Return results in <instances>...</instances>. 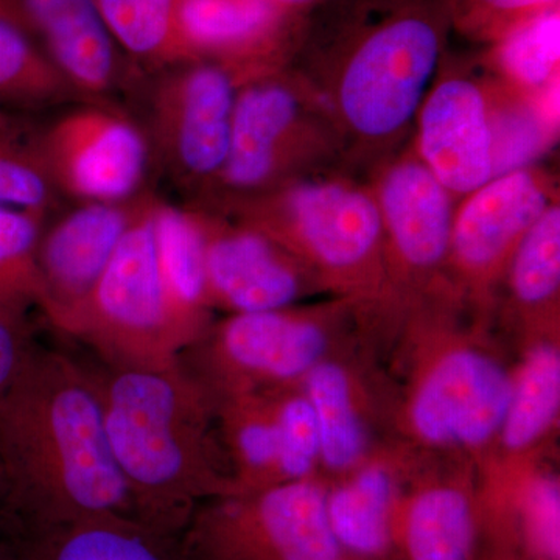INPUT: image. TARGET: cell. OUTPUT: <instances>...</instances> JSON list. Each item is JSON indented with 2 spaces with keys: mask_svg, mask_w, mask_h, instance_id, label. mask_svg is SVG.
I'll use <instances>...</instances> for the list:
<instances>
[{
  "mask_svg": "<svg viewBox=\"0 0 560 560\" xmlns=\"http://www.w3.org/2000/svg\"><path fill=\"white\" fill-rule=\"evenodd\" d=\"M0 514L16 533L97 517L140 522L90 363L33 337L0 401Z\"/></svg>",
  "mask_w": 560,
  "mask_h": 560,
  "instance_id": "6da1fadb",
  "label": "cell"
},
{
  "mask_svg": "<svg viewBox=\"0 0 560 560\" xmlns=\"http://www.w3.org/2000/svg\"><path fill=\"white\" fill-rule=\"evenodd\" d=\"M110 453L143 525L179 536L202 501L235 493L217 470L213 399L178 364H90Z\"/></svg>",
  "mask_w": 560,
  "mask_h": 560,
  "instance_id": "7a4b0ae2",
  "label": "cell"
},
{
  "mask_svg": "<svg viewBox=\"0 0 560 560\" xmlns=\"http://www.w3.org/2000/svg\"><path fill=\"white\" fill-rule=\"evenodd\" d=\"M153 201L140 200L131 226L90 296L57 327L110 366H173L194 342L176 318L162 282Z\"/></svg>",
  "mask_w": 560,
  "mask_h": 560,
  "instance_id": "3957f363",
  "label": "cell"
},
{
  "mask_svg": "<svg viewBox=\"0 0 560 560\" xmlns=\"http://www.w3.org/2000/svg\"><path fill=\"white\" fill-rule=\"evenodd\" d=\"M201 504L179 534L184 560H341L326 490L305 478Z\"/></svg>",
  "mask_w": 560,
  "mask_h": 560,
  "instance_id": "277c9868",
  "label": "cell"
},
{
  "mask_svg": "<svg viewBox=\"0 0 560 560\" xmlns=\"http://www.w3.org/2000/svg\"><path fill=\"white\" fill-rule=\"evenodd\" d=\"M440 54V35L422 18H400L372 32L335 83V108L345 127L372 142L399 135L425 97Z\"/></svg>",
  "mask_w": 560,
  "mask_h": 560,
  "instance_id": "5b68a950",
  "label": "cell"
},
{
  "mask_svg": "<svg viewBox=\"0 0 560 560\" xmlns=\"http://www.w3.org/2000/svg\"><path fill=\"white\" fill-rule=\"evenodd\" d=\"M241 210L243 223L337 275L368 267L385 237L375 195L335 180L280 186Z\"/></svg>",
  "mask_w": 560,
  "mask_h": 560,
  "instance_id": "8992f818",
  "label": "cell"
},
{
  "mask_svg": "<svg viewBox=\"0 0 560 560\" xmlns=\"http://www.w3.org/2000/svg\"><path fill=\"white\" fill-rule=\"evenodd\" d=\"M243 80L212 61L168 69L150 101L151 139L173 178L217 187L230 154L235 101Z\"/></svg>",
  "mask_w": 560,
  "mask_h": 560,
  "instance_id": "52a82bcc",
  "label": "cell"
},
{
  "mask_svg": "<svg viewBox=\"0 0 560 560\" xmlns=\"http://www.w3.org/2000/svg\"><path fill=\"white\" fill-rule=\"evenodd\" d=\"M33 145L57 190L81 202L131 201L149 171V136L103 102L61 114Z\"/></svg>",
  "mask_w": 560,
  "mask_h": 560,
  "instance_id": "ba28073f",
  "label": "cell"
},
{
  "mask_svg": "<svg viewBox=\"0 0 560 560\" xmlns=\"http://www.w3.org/2000/svg\"><path fill=\"white\" fill-rule=\"evenodd\" d=\"M327 337L313 319L282 311L235 313L212 335L209 348L191 345L176 364L202 388L221 383L226 399L256 382L304 378L323 360Z\"/></svg>",
  "mask_w": 560,
  "mask_h": 560,
  "instance_id": "9c48e42d",
  "label": "cell"
},
{
  "mask_svg": "<svg viewBox=\"0 0 560 560\" xmlns=\"http://www.w3.org/2000/svg\"><path fill=\"white\" fill-rule=\"evenodd\" d=\"M305 98L272 73L245 81L237 92L230 154L217 187L242 201L282 186L305 147Z\"/></svg>",
  "mask_w": 560,
  "mask_h": 560,
  "instance_id": "30bf717a",
  "label": "cell"
},
{
  "mask_svg": "<svg viewBox=\"0 0 560 560\" xmlns=\"http://www.w3.org/2000/svg\"><path fill=\"white\" fill-rule=\"evenodd\" d=\"M512 393V377L480 350L444 353L420 381L410 422L431 445L478 447L500 433Z\"/></svg>",
  "mask_w": 560,
  "mask_h": 560,
  "instance_id": "8fae6325",
  "label": "cell"
},
{
  "mask_svg": "<svg viewBox=\"0 0 560 560\" xmlns=\"http://www.w3.org/2000/svg\"><path fill=\"white\" fill-rule=\"evenodd\" d=\"M0 16L39 47L77 97L102 102L116 90L119 51L95 0H0Z\"/></svg>",
  "mask_w": 560,
  "mask_h": 560,
  "instance_id": "7c38bea8",
  "label": "cell"
},
{
  "mask_svg": "<svg viewBox=\"0 0 560 560\" xmlns=\"http://www.w3.org/2000/svg\"><path fill=\"white\" fill-rule=\"evenodd\" d=\"M139 206L140 200L81 202L80 208L43 231L38 268L46 294V319L55 329L90 296Z\"/></svg>",
  "mask_w": 560,
  "mask_h": 560,
  "instance_id": "4fadbf2b",
  "label": "cell"
},
{
  "mask_svg": "<svg viewBox=\"0 0 560 560\" xmlns=\"http://www.w3.org/2000/svg\"><path fill=\"white\" fill-rule=\"evenodd\" d=\"M206 234L209 307L235 313L282 311L300 296L302 283L289 249L248 223L231 226L198 210Z\"/></svg>",
  "mask_w": 560,
  "mask_h": 560,
  "instance_id": "5bb4252c",
  "label": "cell"
},
{
  "mask_svg": "<svg viewBox=\"0 0 560 560\" xmlns=\"http://www.w3.org/2000/svg\"><path fill=\"white\" fill-rule=\"evenodd\" d=\"M420 160L452 195H470L493 173L488 101L477 83L453 77L420 108Z\"/></svg>",
  "mask_w": 560,
  "mask_h": 560,
  "instance_id": "9a60e30c",
  "label": "cell"
},
{
  "mask_svg": "<svg viewBox=\"0 0 560 560\" xmlns=\"http://www.w3.org/2000/svg\"><path fill=\"white\" fill-rule=\"evenodd\" d=\"M550 206L533 172L522 168L490 179L453 219L451 253L456 264L469 275H492Z\"/></svg>",
  "mask_w": 560,
  "mask_h": 560,
  "instance_id": "2e32d148",
  "label": "cell"
},
{
  "mask_svg": "<svg viewBox=\"0 0 560 560\" xmlns=\"http://www.w3.org/2000/svg\"><path fill=\"white\" fill-rule=\"evenodd\" d=\"M272 0H178V27L194 61L234 70L243 81L270 73L282 22Z\"/></svg>",
  "mask_w": 560,
  "mask_h": 560,
  "instance_id": "e0dca14e",
  "label": "cell"
},
{
  "mask_svg": "<svg viewBox=\"0 0 560 560\" xmlns=\"http://www.w3.org/2000/svg\"><path fill=\"white\" fill-rule=\"evenodd\" d=\"M383 232L407 267L425 271L451 253L452 194L422 160H404L383 173L377 195Z\"/></svg>",
  "mask_w": 560,
  "mask_h": 560,
  "instance_id": "ac0fdd59",
  "label": "cell"
},
{
  "mask_svg": "<svg viewBox=\"0 0 560 560\" xmlns=\"http://www.w3.org/2000/svg\"><path fill=\"white\" fill-rule=\"evenodd\" d=\"M14 560H184L179 536L127 517H97L18 533Z\"/></svg>",
  "mask_w": 560,
  "mask_h": 560,
  "instance_id": "d6986e66",
  "label": "cell"
},
{
  "mask_svg": "<svg viewBox=\"0 0 560 560\" xmlns=\"http://www.w3.org/2000/svg\"><path fill=\"white\" fill-rule=\"evenodd\" d=\"M151 215L162 282L176 318L195 342L205 334L209 311L200 213L154 200Z\"/></svg>",
  "mask_w": 560,
  "mask_h": 560,
  "instance_id": "ffe728a7",
  "label": "cell"
},
{
  "mask_svg": "<svg viewBox=\"0 0 560 560\" xmlns=\"http://www.w3.org/2000/svg\"><path fill=\"white\" fill-rule=\"evenodd\" d=\"M478 530L470 497L455 486L419 490L394 518V541L407 560H475Z\"/></svg>",
  "mask_w": 560,
  "mask_h": 560,
  "instance_id": "44dd1931",
  "label": "cell"
},
{
  "mask_svg": "<svg viewBox=\"0 0 560 560\" xmlns=\"http://www.w3.org/2000/svg\"><path fill=\"white\" fill-rule=\"evenodd\" d=\"M397 486L382 466L364 467L355 477L326 492L331 534L342 555L381 559L394 544Z\"/></svg>",
  "mask_w": 560,
  "mask_h": 560,
  "instance_id": "7402d4cb",
  "label": "cell"
},
{
  "mask_svg": "<svg viewBox=\"0 0 560 560\" xmlns=\"http://www.w3.org/2000/svg\"><path fill=\"white\" fill-rule=\"evenodd\" d=\"M46 215L0 209V323L32 337L33 316L46 318L38 246Z\"/></svg>",
  "mask_w": 560,
  "mask_h": 560,
  "instance_id": "603a6c76",
  "label": "cell"
},
{
  "mask_svg": "<svg viewBox=\"0 0 560 560\" xmlns=\"http://www.w3.org/2000/svg\"><path fill=\"white\" fill-rule=\"evenodd\" d=\"M302 381L318 427L319 460L329 469H350L363 458L368 436L348 374L340 364L320 360Z\"/></svg>",
  "mask_w": 560,
  "mask_h": 560,
  "instance_id": "cb8c5ba5",
  "label": "cell"
},
{
  "mask_svg": "<svg viewBox=\"0 0 560 560\" xmlns=\"http://www.w3.org/2000/svg\"><path fill=\"white\" fill-rule=\"evenodd\" d=\"M117 47L154 68L194 62L178 27V0H95Z\"/></svg>",
  "mask_w": 560,
  "mask_h": 560,
  "instance_id": "d4e9b609",
  "label": "cell"
},
{
  "mask_svg": "<svg viewBox=\"0 0 560 560\" xmlns=\"http://www.w3.org/2000/svg\"><path fill=\"white\" fill-rule=\"evenodd\" d=\"M560 353L556 346L530 349L517 377L500 434L511 451H523L539 441L559 415Z\"/></svg>",
  "mask_w": 560,
  "mask_h": 560,
  "instance_id": "484cf974",
  "label": "cell"
},
{
  "mask_svg": "<svg viewBox=\"0 0 560 560\" xmlns=\"http://www.w3.org/2000/svg\"><path fill=\"white\" fill-rule=\"evenodd\" d=\"M231 451L241 470L237 492L279 481V433L271 407L250 396L231 397L223 407Z\"/></svg>",
  "mask_w": 560,
  "mask_h": 560,
  "instance_id": "4316f807",
  "label": "cell"
},
{
  "mask_svg": "<svg viewBox=\"0 0 560 560\" xmlns=\"http://www.w3.org/2000/svg\"><path fill=\"white\" fill-rule=\"evenodd\" d=\"M72 97L77 95L39 47L0 16V101L44 106Z\"/></svg>",
  "mask_w": 560,
  "mask_h": 560,
  "instance_id": "83f0119b",
  "label": "cell"
},
{
  "mask_svg": "<svg viewBox=\"0 0 560 560\" xmlns=\"http://www.w3.org/2000/svg\"><path fill=\"white\" fill-rule=\"evenodd\" d=\"M511 287L522 304L551 301L560 285V210L550 206L512 254Z\"/></svg>",
  "mask_w": 560,
  "mask_h": 560,
  "instance_id": "f1b7e54d",
  "label": "cell"
},
{
  "mask_svg": "<svg viewBox=\"0 0 560 560\" xmlns=\"http://www.w3.org/2000/svg\"><path fill=\"white\" fill-rule=\"evenodd\" d=\"M560 18L558 11H544L518 25L504 39L500 60L504 70L528 90H541L558 72Z\"/></svg>",
  "mask_w": 560,
  "mask_h": 560,
  "instance_id": "f546056e",
  "label": "cell"
},
{
  "mask_svg": "<svg viewBox=\"0 0 560 560\" xmlns=\"http://www.w3.org/2000/svg\"><path fill=\"white\" fill-rule=\"evenodd\" d=\"M512 534L529 560H560V486L555 477L533 478L522 489Z\"/></svg>",
  "mask_w": 560,
  "mask_h": 560,
  "instance_id": "4dcf8cb0",
  "label": "cell"
},
{
  "mask_svg": "<svg viewBox=\"0 0 560 560\" xmlns=\"http://www.w3.org/2000/svg\"><path fill=\"white\" fill-rule=\"evenodd\" d=\"M57 187L33 143H21L11 131L0 132V209L46 215Z\"/></svg>",
  "mask_w": 560,
  "mask_h": 560,
  "instance_id": "1f68e13d",
  "label": "cell"
},
{
  "mask_svg": "<svg viewBox=\"0 0 560 560\" xmlns=\"http://www.w3.org/2000/svg\"><path fill=\"white\" fill-rule=\"evenodd\" d=\"M272 408L279 433V481L305 480L319 460V436L312 405L304 394Z\"/></svg>",
  "mask_w": 560,
  "mask_h": 560,
  "instance_id": "d6a6232c",
  "label": "cell"
},
{
  "mask_svg": "<svg viewBox=\"0 0 560 560\" xmlns=\"http://www.w3.org/2000/svg\"><path fill=\"white\" fill-rule=\"evenodd\" d=\"M490 127L495 176L522 171L523 165L544 147V116H537L530 109H506L495 119L490 114Z\"/></svg>",
  "mask_w": 560,
  "mask_h": 560,
  "instance_id": "836d02e7",
  "label": "cell"
},
{
  "mask_svg": "<svg viewBox=\"0 0 560 560\" xmlns=\"http://www.w3.org/2000/svg\"><path fill=\"white\" fill-rule=\"evenodd\" d=\"M32 337H24L0 323V401L16 375L25 345Z\"/></svg>",
  "mask_w": 560,
  "mask_h": 560,
  "instance_id": "e575fe53",
  "label": "cell"
},
{
  "mask_svg": "<svg viewBox=\"0 0 560 560\" xmlns=\"http://www.w3.org/2000/svg\"><path fill=\"white\" fill-rule=\"evenodd\" d=\"M482 2L497 10L518 11L548 5V3L555 2V0H482Z\"/></svg>",
  "mask_w": 560,
  "mask_h": 560,
  "instance_id": "d590c367",
  "label": "cell"
},
{
  "mask_svg": "<svg viewBox=\"0 0 560 560\" xmlns=\"http://www.w3.org/2000/svg\"><path fill=\"white\" fill-rule=\"evenodd\" d=\"M11 131L10 117L0 108V132Z\"/></svg>",
  "mask_w": 560,
  "mask_h": 560,
  "instance_id": "8d00e7d4",
  "label": "cell"
},
{
  "mask_svg": "<svg viewBox=\"0 0 560 560\" xmlns=\"http://www.w3.org/2000/svg\"><path fill=\"white\" fill-rule=\"evenodd\" d=\"M0 560H14L9 545L3 544L2 540H0Z\"/></svg>",
  "mask_w": 560,
  "mask_h": 560,
  "instance_id": "74e56055",
  "label": "cell"
},
{
  "mask_svg": "<svg viewBox=\"0 0 560 560\" xmlns=\"http://www.w3.org/2000/svg\"><path fill=\"white\" fill-rule=\"evenodd\" d=\"M272 2L279 3L282 7L289 5H305V3L312 2V0H272Z\"/></svg>",
  "mask_w": 560,
  "mask_h": 560,
  "instance_id": "f35d334b",
  "label": "cell"
},
{
  "mask_svg": "<svg viewBox=\"0 0 560 560\" xmlns=\"http://www.w3.org/2000/svg\"><path fill=\"white\" fill-rule=\"evenodd\" d=\"M342 560V559H341Z\"/></svg>",
  "mask_w": 560,
  "mask_h": 560,
  "instance_id": "ab89813d",
  "label": "cell"
}]
</instances>
